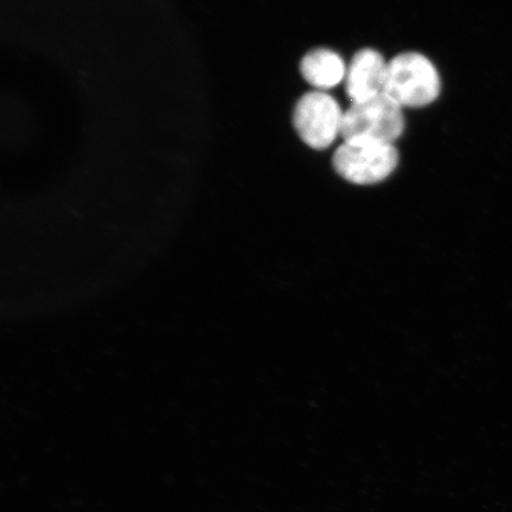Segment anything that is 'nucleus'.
Listing matches in <instances>:
<instances>
[{
	"instance_id": "obj_2",
	"label": "nucleus",
	"mask_w": 512,
	"mask_h": 512,
	"mask_svg": "<svg viewBox=\"0 0 512 512\" xmlns=\"http://www.w3.org/2000/svg\"><path fill=\"white\" fill-rule=\"evenodd\" d=\"M440 78L433 63L418 53H406L387 63L384 94L401 107H424L440 93Z\"/></svg>"
},
{
	"instance_id": "obj_3",
	"label": "nucleus",
	"mask_w": 512,
	"mask_h": 512,
	"mask_svg": "<svg viewBox=\"0 0 512 512\" xmlns=\"http://www.w3.org/2000/svg\"><path fill=\"white\" fill-rule=\"evenodd\" d=\"M334 168L347 181L370 185L384 181L396 169L399 153L394 145L347 143L335 152Z\"/></svg>"
},
{
	"instance_id": "obj_4",
	"label": "nucleus",
	"mask_w": 512,
	"mask_h": 512,
	"mask_svg": "<svg viewBox=\"0 0 512 512\" xmlns=\"http://www.w3.org/2000/svg\"><path fill=\"white\" fill-rule=\"evenodd\" d=\"M344 113L332 96L323 92L307 93L298 101L293 124L312 149L324 150L341 134Z\"/></svg>"
},
{
	"instance_id": "obj_5",
	"label": "nucleus",
	"mask_w": 512,
	"mask_h": 512,
	"mask_svg": "<svg viewBox=\"0 0 512 512\" xmlns=\"http://www.w3.org/2000/svg\"><path fill=\"white\" fill-rule=\"evenodd\" d=\"M387 63L373 49H363L352 59L345 75V91L352 102L374 98L384 92Z\"/></svg>"
},
{
	"instance_id": "obj_1",
	"label": "nucleus",
	"mask_w": 512,
	"mask_h": 512,
	"mask_svg": "<svg viewBox=\"0 0 512 512\" xmlns=\"http://www.w3.org/2000/svg\"><path fill=\"white\" fill-rule=\"evenodd\" d=\"M405 130L402 107L387 94L352 102L344 112L341 136L347 143L393 145Z\"/></svg>"
},
{
	"instance_id": "obj_6",
	"label": "nucleus",
	"mask_w": 512,
	"mask_h": 512,
	"mask_svg": "<svg viewBox=\"0 0 512 512\" xmlns=\"http://www.w3.org/2000/svg\"><path fill=\"white\" fill-rule=\"evenodd\" d=\"M300 70L310 85L320 89L336 87L347 75L342 57L329 49L310 51L300 63Z\"/></svg>"
}]
</instances>
